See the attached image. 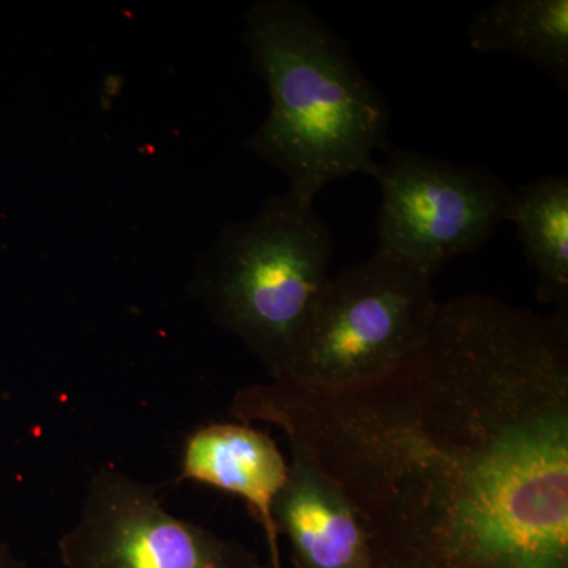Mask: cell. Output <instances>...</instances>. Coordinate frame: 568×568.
I'll return each mask as SVG.
<instances>
[{"instance_id":"1","label":"cell","mask_w":568,"mask_h":568,"mask_svg":"<svg viewBox=\"0 0 568 568\" xmlns=\"http://www.w3.org/2000/svg\"><path fill=\"white\" fill-rule=\"evenodd\" d=\"M342 487L375 568H568V320L440 302L424 345L355 386L242 387Z\"/></svg>"},{"instance_id":"2","label":"cell","mask_w":568,"mask_h":568,"mask_svg":"<svg viewBox=\"0 0 568 568\" xmlns=\"http://www.w3.org/2000/svg\"><path fill=\"white\" fill-rule=\"evenodd\" d=\"M244 41L271 99L245 148L310 200L339 179L372 178L376 153L388 149L390 111L349 44L297 0L254 3Z\"/></svg>"},{"instance_id":"3","label":"cell","mask_w":568,"mask_h":568,"mask_svg":"<svg viewBox=\"0 0 568 568\" xmlns=\"http://www.w3.org/2000/svg\"><path fill=\"white\" fill-rule=\"evenodd\" d=\"M334 252L315 200L287 190L265 200L252 219L223 227L197 260L190 291L213 323L280 381L331 282Z\"/></svg>"},{"instance_id":"4","label":"cell","mask_w":568,"mask_h":568,"mask_svg":"<svg viewBox=\"0 0 568 568\" xmlns=\"http://www.w3.org/2000/svg\"><path fill=\"white\" fill-rule=\"evenodd\" d=\"M439 306L432 278L377 248L332 276L280 381L332 390L375 379L424 345Z\"/></svg>"},{"instance_id":"5","label":"cell","mask_w":568,"mask_h":568,"mask_svg":"<svg viewBox=\"0 0 568 568\" xmlns=\"http://www.w3.org/2000/svg\"><path fill=\"white\" fill-rule=\"evenodd\" d=\"M381 189L377 248L435 280L476 253L506 223L510 186L480 164L459 166L410 149L388 153L372 175Z\"/></svg>"},{"instance_id":"6","label":"cell","mask_w":568,"mask_h":568,"mask_svg":"<svg viewBox=\"0 0 568 568\" xmlns=\"http://www.w3.org/2000/svg\"><path fill=\"white\" fill-rule=\"evenodd\" d=\"M144 484L112 466L93 474L77 525L59 540L67 568H271L233 538L174 517Z\"/></svg>"},{"instance_id":"7","label":"cell","mask_w":568,"mask_h":568,"mask_svg":"<svg viewBox=\"0 0 568 568\" xmlns=\"http://www.w3.org/2000/svg\"><path fill=\"white\" fill-rule=\"evenodd\" d=\"M287 476L290 463L267 433L244 422H230L200 426L186 436L175 484L193 481L244 500L263 529L268 567L283 568L274 506Z\"/></svg>"},{"instance_id":"8","label":"cell","mask_w":568,"mask_h":568,"mask_svg":"<svg viewBox=\"0 0 568 568\" xmlns=\"http://www.w3.org/2000/svg\"><path fill=\"white\" fill-rule=\"evenodd\" d=\"M274 519L295 568H375L365 530L342 487L295 444Z\"/></svg>"},{"instance_id":"9","label":"cell","mask_w":568,"mask_h":568,"mask_svg":"<svg viewBox=\"0 0 568 568\" xmlns=\"http://www.w3.org/2000/svg\"><path fill=\"white\" fill-rule=\"evenodd\" d=\"M474 51L528 61L568 89V0H497L467 26Z\"/></svg>"},{"instance_id":"10","label":"cell","mask_w":568,"mask_h":568,"mask_svg":"<svg viewBox=\"0 0 568 568\" xmlns=\"http://www.w3.org/2000/svg\"><path fill=\"white\" fill-rule=\"evenodd\" d=\"M506 222L517 227L526 263L537 276L538 302L555 305V315L568 317L567 174L541 175L519 186Z\"/></svg>"},{"instance_id":"11","label":"cell","mask_w":568,"mask_h":568,"mask_svg":"<svg viewBox=\"0 0 568 568\" xmlns=\"http://www.w3.org/2000/svg\"><path fill=\"white\" fill-rule=\"evenodd\" d=\"M0 568H24V564L14 558L13 552L3 541H0Z\"/></svg>"}]
</instances>
